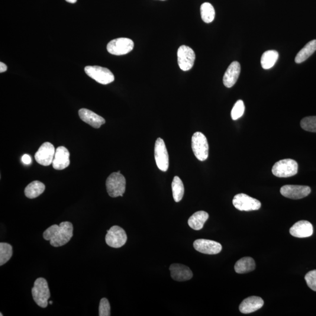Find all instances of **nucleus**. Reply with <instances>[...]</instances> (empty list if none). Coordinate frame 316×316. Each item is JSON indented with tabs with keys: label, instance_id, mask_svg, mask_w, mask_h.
<instances>
[{
	"label": "nucleus",
	"instance_id": "7",
	"mask_svg": "<svg viewBox=\"0 0 316 316\" xmlns=\"http://www.w3.org/2000/svg\"><path fill=\"white\" fill-rule=\"evenodd\" d=\"M134 43L130 39L120 38L109 42L107 46V51L114 55H124L133 51Z\"/></svg>",
	"mask_w": 316,
	"mask_h": 316
},
{
	"label": "nucleus",
	"instance_id": "6",
	"mask_svg": "<svg viewBox=\"0 0 316 316\" xmlns=\"http://www.w3.org/2000/svg\"><path fill=\"white\" fill-rule=\"evenodd\" d=\"M85 73L92 79L102 85H108L115 79L113 74L105 67L99 66H88L85 69Z\"/></svg>",
	"mask_w": 316,
	"mask_h": 316
},
{
	"label": "nucleus",
	"instance_id": "27",
	"mask_svg": "<svg viewBox=\"0 0 316 316\" xmlns=\"http://www.w3.org/2000/svg\"><path fill=\"white\" fill-rule=\"evenodd\" d=\"M201 17L206 23H211L215 18V9L211 3L205 2L201 7Z\"/></svg>",
	"mask_w": 316,
	"mask_h": 316
},
{
	"label": "nucleus",
	"instance_id": "37",
	"mask_svg": "<svg viewBox=\"0 0 316 316\" xmlns=\"http://www.w3.org/2000/svg\"><path fill=\"white\" fill-rule=\"evenodd\" d=\"M120 172H120V170L118 171V172H117V173H121Z\"/></svg>",
	"mask_w": 316,
	"mask_h": 316
},
{
	"label": "nucleus",
	"instance_id": "21",
	"mask_svg": "<svg viewBox=\"0 0 316 316\" xmlns=\"http://www.w3.org/2000/svg\"><path fill=\"white\" fill-rule=\"evenodd\" d=\"M209 215L205 211H199L193 214L189 218L188 224L190 228L195 230H200L204 226L205 223L208 220Z\"/></svg>",
	"mask_w": 316,
	"mask_h": 316
},
{
	"label": "nucleus",
	"instance_id": "39",
	"mask_svg": "<svg viewBox=\"0 0 316 316\" xmlns=\"http://www.w3.org/2000/svg\"><path fill=\"white\" fill-rule=\"evenodd\" d=\"M163 1H164V0H163Z\"/></svg>",
	"mask_w": 316,
	"mask_h": 316
},
{
	"label": "nucleus",
	"instance_id": "28",
	"mask_svg": "<svg viewBox=\"0 0 316 316\" xmlns=\"http://www.w3.org/2000/svg\"><path fill=\"white\" fill-rule=\"evenodd\" d=\"M12 256V247L5 243H0V265L2 266L11 259Z\"/></svg>",
	"mask_w": 316,
	"mask_h": 316
},
{
	"label": "nucleus",
	"instance_id": "14",
	"mask_svg": "<svg viewBox=\"0 0 316 316\" xmlns=\"http://www.w3.org/2000/svg\"><path fill=\"white\" fill-rule=\"evenodd\" d=\"M193 246L196 251L205 254H217L222 250V246L220 243L214 241L206 239L196 240L193 244Z\"/></svg>",
	"mask_w": 316,
	"mask_h": 316
},
{
	"label": "nucleus",
	"instance_id": "35",
	"mask_svg": "<svg viewBox=\"0 0 316 316\" xmlns=\"http://www.w3.org/2000/svg\"><path fill=\"white\" fill-rule=\"evenodd\" d=\"M66 1L67 2H68L69 3H72V4H73V3L76 2L77 0H66Z\"/></svg>",
	"mask_w": 316,
	"mask_h": 316
},
{
	"label": "nucleus",
	"instance_id": "19",
	"mask_svg": "<svg viewBox=\"0 0 316 316\" xmlns=\"http://www.w3.org/2000/svg\"><path fill=\"white\" fill-rule=\"evenodd\" d=\"M241 72V66L239 62H232L228 66L223 77V83L226 88H231L236 83Z\"/></svg>",
	"mask_w": 316,
	"mask_h": 316
},
{
	"label": "nucleus",
	"instance_id": "13",
	"mask_svg": "<svg viewBox=\"0 0 316 316\" xmlns=\"http://www.w3.org/2000/svg\"><path fill=\"white\" fill-rule=\"evenodd\" d=\"M280 192L285 198L298 200L307 197L311 193V189L307 186L285 185L282 187Z\"/></svg>",
	"mask_w": 316,
	"mask_h": 316
},
{
	"label": "nucleus",
	"instance_id": "15",
	"mask_svg": "<svg viewBox=\"0 0 316 316\" xmlns=\"http://www.w3.org/2000/svg\"><path fill=\"white\" fill-rule=\"evenodd\" d=\"M290 234L297 238H306L312 236L314 233V227L310 222L299 221L290 228Z\"/></svg>",
	"mask_w": 316,
	"mask_h": 316
},
{
	"label": "nucleus",
	"instance_id": "29",
	"mask_svg": "<svg viewBox=\"0 0 316 316\" xmlns=\"http://www.w3.org/2000/svg\"><path fill=\"white\" fill-rule=\"evenodd\" d=\"M301 126L303 130L316 133V116L303 118L301 122Z\"/></svg>",
	"mask_w": 316,
	"mask_h": 316
},
{
	"label": "nucleus",
	"instance_id": "36",
	"mask_svg": "<svg viewBox=\"0 0 316 316\" xmlns=\"http://www.w3.org/2000/svg\"><path fill=\"white\" fill-rule=\"evenodd\" d=\"M53 301H50V305H53Z\"/></svg>",
	"mask_w": 316,
	"mask_h": 316
},
{
	"label": "nucleus",
	"instance_id": "9",
	"mask_svg": "<svg viewBox=\"0 0 316 316\" xmlns=\"http://www.w3.org/2000/svg\"><path fill=\"white\" fill-rule=\"evenodd\" d=\"M127 241L126 233L123 228L114 225L107 231L105 242L108 246L119 248L124 246Z\"/></svg>",
	"mask_w": 316,
	"mask_h": 316
},
{
	"label": "nucleus",
	"instance_id": "33",
	"mask_svg": "<svg viewBox=\"0 0 316 316\" xmlns=\"http://www.w3.org/2000/svg\"><path fill=\"white\" fill-rule=\"evenodd\" d=\"M22 162L25 164H30L32 162L31 157L28 154H25L21 158Z\"/></svg>",
	"mask_w": 316,
	"mask_h": 316
},
{
	"label": "nucleus",
	"instance_id": "31",
	"mask_svg": "<svg viewBox=\"0 0 316 316\" xmlns=\"http://www.w3.org/2000/svg\"><path fill=\"white\" fill-rule=\"evenodd\" d=\"M110 305L108 300L106 298H103L100 302L99 305V316H109L110 314Z\"/></svg>",
	"mask_w": 316,
	"mask_h": 316
},
{
	"label": "nucleus",
	"instance_id": "32",
	"mask_svg": "<svg viewBox=\"0 0 316 316\" xmlns=\"http://www.w3.org/2000/svg\"><path fill=\"white\" fill-rule=\"evenodd\" d=\"M305 279L309 288L316 292V270L309 272L306 274Z\"/></svg>",
	"mask_w": 316,
	"mask_h": 316
},
{
	"label": "nucleus",
	"instance_id": "10",
	"mask_svg": "<svg viewBox=\"0 0 316 316\" xmlns=\"http://www.w3.org/2000/svg\"><path fill=\"white\" fill-rule=\"evenodd\" d=\"M154 155L158 168L163 172H166L169 167V156L165 144L162 138H158L156 141Z\"/></svg>",
	"mask_w": 316,
	"mask_h": 316
},
{
	"label": "nucleus",
	"instance_id": "3",
	"mask_svg": "<svg viewBox=\"0 0 316 316\" xmlns=\"http://www.w3.org/2000/svg\"><path fill=\"white\" fill-rule=\"evenodd\" d=\"M126 180L121 173L114 172L111 174L106 180V188L109 196L117 198L123 196L125 192Z\"/></svg>",
	"mask_w": 316,
	"mask_h": 316
},
{
	"label": "nucleus",
	"instance_id": "26",
	"mask_svg": "<svg viewBox=\"0 0 316 316\" xmlns=\"http://www.w3.org/2000/svg\"><path fill=\"white\" fill-rule=\"evenodd\" d=\"M172 189L174 201L179 202L182 201L185 192L183 183L178 176L174 177L172 183Z\"/></svg>",
	"mask_w": 316,
	"mask_h": 316
},
{
	"label": "nucleus",
	"instance_id": "16",
	"mask_svg": "<svg viewBox=\"0 0 316 316\" xmlns=\"http://www.w3.org/2000/svg\"><path fill=\"white\" fill-rule=\"evenodd\" d=\"M171 277L176 281L183 282L191 279L193 273L189 267L182 264L174 263L169 267Z\"/></svg>",
	"mask_w": 316,
	"mask_h": 316
},
{
	"label": "nucleus",
	"instance_id": "34",
	"mask_svg": "<svg viewBox=\"0 0 316 316\" xmlns=\"http://www.w3.org/2000/svg\"><path fill=\"white\" fill-rule=\"evenodd\" d=\"M6 70H7V66L4 63H0V73L4 72Z\"/></svg>",
	"mask_w": 316,
	"mask_h": 316
},
{
	"label": "nucleus",
	"instance_id": "38",
	"mask_svg": "<svg viewBox=\"0 0 316 316\" xmlns=\"http://www.w3.org/2000/svg\"><path fill=\"white\" fill-rule=\"evenodd\" d=\"M0 314H1V315H0V316H3V315L1 314V313Z\"/></svg>",
	"mask_w": 316,
	"mask_h": 316
},
{
	"label": "nucleus",
	"instance_id": "30",
	"mask_svg": "<svg viewBox=\"0 0 316 316\" xmlns=\"http://www.w3.org/2000/svg\"><path fill=\"white\" fill-rule=\"evenodd\" d=\"M245 111V105L243 101H238L231 111V118L233 120H237L243 115Z\"/></svg>",
	"mask_w": 316,
	"mask_h": 316
},
{
	"label": "nucleus",
	"instance_id": "20",
	"mask_svg": "<svg viewBox=\"0 0 316 316\" xmlns=\"http://www.w3.org/2000/svg\"><path fill=\"white\" fill-rule=\"evenodd\" d=\"M263 304L264 302L262 298L258 296H251L242 302L239 309L242 314H250L259 310Z\"/></svg>",
	"mask_w": 316,
	"mask_h": 316
},
{
	"label": "nucleus",
	"instance_id": "18",
	"mask_svg": "<svg viewBox=\"0 0 316 316\" xmlns=\"http://www.w3.org/2000/svg\"><path fill=\"white\" fill-rule=\"evenodd\" d=\"M79 115L83 121L95 128H99L105 122V118L88 109H80L79 111Z\"/></svg>",
	"mask_w": 316,
	"mask_h": 316
},
{
	"label": "nucleus",
	"instance_id": "24",
	"mask_svg": "<svg viewBox=\"0 0 316 316\" xmlns=\"http://www.w3.org/2000/svg\"><path fill=\"white\" fill-rule=\"evenodd\" d=\"M316 51V40H312L299 51L295 57L296 63H301L307 60Z\"/></svg>",
	"mask_w": 316,
	"mask_h": 316
},
{
	"label": "nucleus",
	"instance_id": "25",
	"mask_svg": "<svg viewBox=\"0 0 316 316\" xmlns=\"http://www.w3.org/2000/svg\"><path fill=\"white\" fill-rule=\"evenodd\" d=\"M279 57L278 52L270 50L265 52L261 57V63L264 69H269L275 65Z\"/></svg>",
	"mask_w": 316,
	"mask_h": 316
},
{
	"label": "nucleus",
	"instance_id": "12",
	"mask_svg": "<svg viewBox=\"0 0 316 316\" xmlns=\"http://www.w3.org/2000/svg\"><path fill=\"white\" fill-rule=\"evenodd\" d=\"M56 150L53 144L45 143L35 155V160L41 165L47 166L53 164Z\"/></svg>",
	"mask_w": 316,
	"mask_h": 316
},
{
	"label": "nucleus",
	"instance_id": "1",
	"mask_svg": "<svg viewBox=\"0 0 316 316\" xmlns=\"http://www.w3.org/2000/svg\"><path fill=\"white\" fill-rule=\"evenodd\" d=\"M73 235V224L70 222L64 221L59 225H51L45 231L43 237L45 240L50 241L52 246L59 247L68 243Z\"/></svg>",
	"mask_w": 316,
	"mask_h": 316
},
{
	"label": "nucleus",
	"instance_id": "5",
	"mask_svg": "<svg viewBox=\"0 0 316 316\" xmlns=\"http://www.w3.org/2000/svg\"><path fill=\"white\" fill-rule=\"evenodd\" d=\"M192 148L197 159L205 161L209 157V144L205 135L201 132H196L192 138Z\"/></svg>",
	"mask_w": 316,
	"mask_h": 316
},
{
	"label": "nucleus",
	"instance_id": "17",
	"mask_svg": "<svg viewBox=\"0 0 316 316\" xmlns=\"http://www.w3.org/2000/svg\"><path fill=\"white\" fill-rule=\"evenodd\" d=\"M70 154L64 147H59L56 150L53 162V168L56 170H63L70 164Z\"/></svg>",
	"mask_w": 316,
	"mask_h": 316
},
{
	"label": "nucleus",
	"instance_id": "2",
	"mask_svg": "<svg viewBox=\"0 0 316 316\" xmlns=\"http://www.w3.org/2000/svg\"><path fill=\"white\" fill-rule=\"evenodd\" d=\"M32 297L36 304L42 308H46L48 305V300L51 293L47 280L39 278L34 282L32 289Z\"/></svg>",
	"mask_w": 316,
	"mask_h": 316
},
{
	"label": "nucleus",
	"instance_id": "8",
	"mask_svg": "<svg viewBox=\"0 0 316 316\" xmlns=\"http://www.w3.org/2000/svg\"><path fill=\"white\" fill-rule=\"evenodd\" d=\"M233 204L240 211H258L261 207V203L259 201L244 193L235 195L233 200Z\"/></svg>",
	"mask_w": 316,
	"mask_h": 316
},
{
	"label": "nucleus",
	"instance_id": "23",
	"mask_svg": "<svg viewBox=\"0 0 316 316\" xmlns=\"http://www.w3.org/2000/svg\"><path fill=\"white\" fill-rule=\"evenodd\" d=\"M45 190V186L43 183L38 180L32 182L26 187L25 195L29 199H35L43 194Z\"/></svg>",
	"mask_w": 316,
	"mask_h": 316
},
{
	"label": "nucleus",
	"instance_id": "4",
	"mask_svg": "<svg viewBox=\"0 0 316 316\" xmlns=\"http://www.w3.org/2000/svg\"><path fill=\"white\" fill-rule=\"evenodd\" d=\"M273 175L278 177H289L295 176L298 172V164L291 159L280 160L274 164Z\"/></svg>",
	"mask_w": 316,
	"mask_h": 316
},
{
	"label": "nucleus",
	"instance_id": "11",
	"mask_svg": "<svg viewBox=\"0 0 316 316\" xmlns=\"http://www.w3.org/2000/svg\"><path fill=\"white\" fill-rule=\"evenodd\" d=\"M196 59L195 52L189 47L182 45L177 51V62L180 69L188 71L194 65Z\"/></svg>",
	"mask_w": 316,
	"mask_h": 316
},
{
	"label": "nucleus",
	"instance_id": "22",
	"mask_svg": "<svg viewBox=\"0 0 316 316\" xmlns=\"http://www.w3.org/2000/svg\"><path fill=\"white\" fill-rule=\"evenodd\" d=\"M256 266V263L252 258L244 257L235 263L234 269L238 273H246L253 271Z\"/></svg>",
	"mask_w": 316,
	"mask_h": 316
}]
</instances>
